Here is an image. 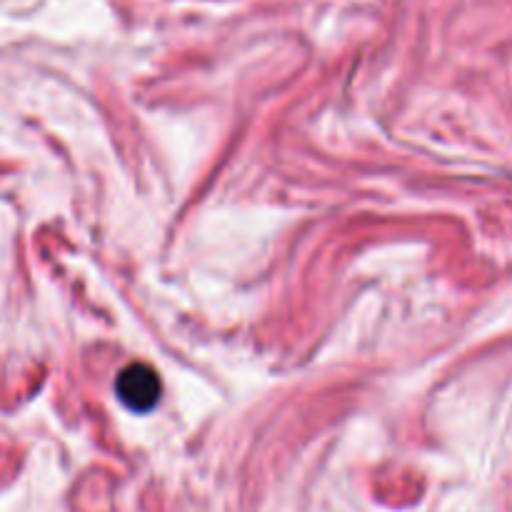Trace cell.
I'll use <instances>...</instances> for the list:
<instances>
[{
  "label": "cell",
  "instance_id": "obj_1",
  "mask_svg": "<svg viewBox=\"0 0 512 512\" xmlns=\"http://www.w3.org/2000/svg\"><path fill=\"white\" fill-rule=\"evenodd\" d=\"M160 390L163 385H160L158 373L148 363H130L128 368L120 370L115 380L118 400L133 413H150L158 405Z\"/></svg>",
  "mask_w": 512,
  "mask_h": 512
}]
</instances>
